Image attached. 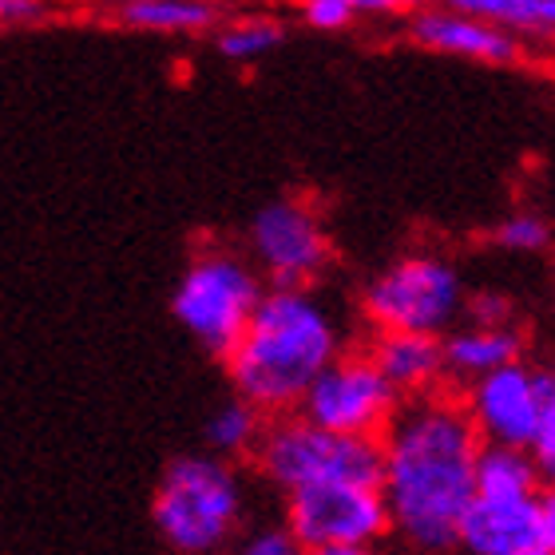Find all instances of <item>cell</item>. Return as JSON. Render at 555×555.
<instances>
[{
    "label": "cell",
    "mask_w": 555,
    "mask_h": 555,
    "mask_svg": "<svg viewBox=\"0 0 555 555\" xmlns=\"http://www.w3.org/2000/svg\"><path fill=\"white\" fill-rule=\"evenodd\" d=\"M361 310L377 334L440 337L464 313V282L444 258L409 255L365 286Z\"/></svg>",
    "instance_id": "obj_6"
},
{
    "label": "cell",
    "mask_w": 555,
    "mask_h": 555,
    "mask_svg": "<svg viewBox=\"0 0 555 555\" xmlns=\"http://www.w3.org/2000/svg\"><path fill=\"white\" fill-rule=\"evenodd\" d=\"M250 464L282 496L322 485L377 488V480H382V440L337 437V433L310 425L298 413L270 416L262 425L255 452H250Z\"/></svg>",
    "instance_id": "obj_4"
},
{
    "label": "cell",
    "mask_w": 555,
    "mask_h": 555,
    "mask_svg": "<svg viewBox=\"0 0 555 555\" xmlns=\"http://www.w3.org/2000/svg\"><path fill=\"white\" fill-rule=\"evenodd\" d=\"M262 294L267 289L243 258L210 250V255H198L179 278L171 310L198 346L227 361L231 349L238 346L250 313L258 310Z\"/></svg>",
    "instance_id": "obj_5"
},
{
    "label": "cell",
    "mask_w": 555,
    "mask_h": 555,
    "mask_svg": "<svg viewBox=\"0 0 555 555\" xmlns=\"http://www.w3.org/2000/svg\"><path fill=\"white\" fill-rule=\"evenodd\" d=\"M36 16H44L40 0H0V21L24 24V21H36Z\"/></svg>",
    "instance_id": "obj_24"
},
{
    "label": "cell",
    "mask_w": 555,
    "mask_h": 555,
    "mask_svg": "<svg viewBox=\"0 0 555 555\" xmlns=\"http://www.w3.org/2000/svg\"><path fill=\"white\" fill-rule=\"evenodd\" d=\"M282 24L278 21H243V24H231L227 33L219 36V52L231 60H255V56H267L282 44Z\"/></svg>",
    "instance_id": "obj_19"
},
{
    "label": "cell",
    "mask_w": 555,
    "mask_h": 555,
    "mask_svg": "<svg viewBox=\"0 0 555 555\" xmlns=\"http://www.w3.org/2000/svg\"><path fill=\"white\" fill-rule=\"evenodd\" d=\"M480 437L452 389L401 401L382 433V500L389 535L409 555H456V528L473 504Z\"/></svg>",
    "instance_id": "obj_1"
},
{
    "label": "cell",
    "mask_w": 555,
    "mask_h": 555,
    "mask_svg": "<svg viewBox=\"0 0 555 555\" xmlns=\"http://www.w3.org/2000/svg\"><path fill=\"white\" fill-rule=\"evenodd\" d=\"M250 250L267 267L274 289H306L330 262L322 222L298 198H274L250 222Z\"/></svg>",
    "instance_id": "obj_10"
},
{
    "label": "cell",
    "mask_w": 555,
    "mask_h": 555,
    "mask_svg": "<svg viewBox=\"0 0 555 555\" xmlns=\"http://www.w3.org/2000/svg\"><path fill=\"white\" fill-rule=\"evenodd\" d=\"M449 12L473 16L492 28H516V33H552L555 0H449Z\"/></svg>",
    "instance_id": "obj_18"
},
{
    "label": "cell",
    "mask_w": 555,
    "mask_h": 555,
    "mask_svg": "<svg viewBox=\"0 0 555 555\" xmlns=\"http://www.w3.org/2000/svg\"><path fill=\"white\" fill-rule=\"evenodd\" d=\"M492 243H496L500 250H512V255H540V250L552 246V227H547L540 215L520 210V215H508V219L492 231Z\"/></svg>",
    "instance_id": "obj_20"
},
{
    "label": "cell",
    "mask_w": 555,
    "mask_h": 555,
    "mask_svg": "<svg viewBox=\"0 0 555 555\" xmlns=\"http://www.w3.org/2000/svg\"><path fill=\"white\" fill-rule=\"evenodd\" d=\"M524 334L520 330H480V325H464L456 334L440 337V358H444V382L468 385L485 373H496L504 365L524 361Z\"/></svg>",
    "instance_id": "obj_14"
},
{
    "label": "cell",
    "mask_w": 555,
    "mask_h": 555,
    "mask_svg": "<svg viewBox=\"0 0 555 555\" xmlns=\"http://www.w3.org/2000/svg\"><path fill=\"white\" fill-rule=\"evenodd\" d=\"M318 555H385L382 547H337V552H318Z\"/></svg>",
    "instance_id": "obj_26"
},
{
    "label": "cell",
    "mask_w": 555,
    "mask_h": 555,
    "mask_svg": "<svg viewBox=\"0 0 555 555\" xmlns=\"http://www.w3.org/2000/svg\"><path fill=\"white\" fill-rule=\"evenodd\" d=\"M282 532L306 555L337 552V547H382L389 540V512H385L382 488H301L286 496Z\"/></svg>",
    "instance_id": "obj_7"
},
{
    "label": "cell",
    "mask_w": 555,
    "mask_h": 555,
    "mask_svg": "<svg viewBox=\"0 0 555 555\" xmlns=\"http://www.w3.org/2000/svg\"><path fill=\"white\" fill-rule=\"evenodd\" d=\"M425 0H358V12L370 9V12H385V9H421Z\"/></svg>",
    "instance_id": "obj_25"
},
{
    "label": "cell",
    "mask_w": 555,
    "mask_h": 555,
    "mask_svg": "<svg viewBox=\"0 0 555 555\" xmlns=\"http://www.w3.org/2000/svg\"><path fill=\"white\" fill-rule=\"evenodd\" d=\"M262 425H267V416L250 409L246 401L231 397L227 405H219L210 413L207 421V444H210V456H219V461H250V452H255L258 437H262Z\"/></svg>",
    "instance_id": "obj_16"
},
{
    "label": "cell",
    "mask_w": 555,
    "mask_h": 555,
    "mask_svg": "<svg viewBox=\"0 0 555 555\" xmlns=\"http://www.w3.org/2000/svg\"><path fill=\"white\" fill-rule=\"evenodd\" d=\"M397 409H401V397L385 385L365 353H337L322 370V377L306 389L298 416L337 437L382 440Z\"/></svg>",
    "instance_id": "obj_9"
},
{
    "label": "cell",
    "mask_w": 555,
    "mask_h": 555,
    "mask_svg": "<svg viewBox=\"0 0 555 555\" xmlns=\"http://www.w3.org/2000/svg\"><path fill=\"white\" fill-rule=\"evenodd\" d=\"M246 516L243 476L210 452H183L163 468L151 520L175 555H215L238 535Z\"/></svg>",
    "instance_id": "obj_3"
},
{
    "label": "cell",
    "mask_w": 555,
    "mask_h": 555,
    "mask_svg": "<svg viewBox=\"0 0 555 555\" xmlns=\"http://www.w3.org/2000/svg\"><path fill=\"white\" fill-rule=\"evenodd\" d=\"M456 397L480 444L528 452L540 421L555 413V377L540 365H528L524 358L516 365L468 382Z\"/></svg>",
    "instance_id": "obj_8"
},
{
    "label": "cell",
    "mask_w": 555,
    "mask_h": 555,
    "mask_svg": "<svg viewBox=\"0 0 555 555\" xmlns=\"http://www.w3.org/2000/svg\"><path fill=\"white\" fill-rule=\"evenodd\" d=\"M234 555H306L282 528H258L234 547Z\"/></svg>",
    "instance_id": "obj_23"
},
{
    "label": "cell",
    "mask_w": 555,
    "mask_h": 555,
    "mask_svg": "<svg viewBox=\"0 0 555 555\" xmlns=\"http://www.w3.org/2000/svg\"><path fill=\"white\" fill-rule=\"evenodd\" d=\"M456 555H555V500L473 496L456 528Z\"/></svg>",
    "instance_id": "obj_11"
},
{
    "label": "cell",
    "mask_w": 555,
    "mask_h": 555,
    "mask_svg": "<svg viewBox=\"0 0 555 555\" xmlns=\"http://www.w3.org/2000/svg\"><path fill=\"white\" fill-rule=\"evenodd\" d=\"M464 310H468L473 325H480V330H504V325H512V301L504 294H473V298H464Z\"/></svg>",
    "instance_id": "obj_22"
},
{
    "label": "cell",
    "mask_w": 555,
    "mask_h": 555,
    "mask_svg": "<svg viewBox=\"0 0 555 555\" xmlns=\"http://www.w3.org/2000/svg\"><path fill=\"white\" fill-rule=\"evenodd\" d=\"M544 492V473L524 449L480 444L473 464V496L485 500H520Z\"/></svg>",
    "instance_id": "obj_15"
},
{
    "label": "cell",
    "mask_w": 555,
    "mask_h": 555,
    "mask_svg": "<svg viewBox=\"0 0 555 555\" xmlns=\"http://www.w3.org/2000/svg\"><path fill=\"white\" fill-rule=\"evenodd\" d=\"M306 24L322 28V33H337L358 16V0H306Z\"/></svg>",
    "instance_id": "obj_21"
},
{
    "label": "cell",
    "mask_w": 555,
    "mask_h": 555,
    "mask_svg": "<svg viewBox=\"0 0 555 555\" xmlns=\"http://www.w3.org/2000/svg\"><path fill=\"white\" fill-rule=\"evenodd\" d=\"M413 36L433 52H449V56H468L480 64H520V40L504 28L480 24L461 12H421L413 21Z\"/></svg>",
    "instance_id": "obj_13"
},
{
    "label": "cell",
    "mask_w": 555,
    "mask_h": 555,
    "mask_svg": "<svg viewBox=\"0 0 555 555\" xmlns=\"http://www.w3.org/2000/svg\"><path fill=\"white\" fill-rule=\"evenodd\" d=\"M373 370L382 373L385 385L401 401L449 389L444 382V358H440V337L428 334H377L365 349Z\"/></svg>",
    "instance_id": "obj_12"
},
{
    "label": "cell",
    "mask_w": 555,
    "mask_h": 555,
    "mask_svg": "<svg viewBox=\"0 0 555 555\" xmlns=\"http://www.w3.org/2000/svg\"><path fill=\"white\" fill-rule=\"evenodd\" d=\"M124 21L143 33H198L219 21L210 0H135L124 4Z\"/></svg>",
    "instance_id": "obj_17"
},
{
    "label": "cell",
    "mask_w": 555,
    "mask_h": 555,
    "mask_svg": "<svg viewBox=\"0 0 555 555\" xmlns=\"http://www.w3.org/2000/svg\"><path fill=\"white\" fill-rule=\"evenodd\" d=\"M124 4H135V0H124Z\"/></svg>",
    "instance_id": "obj_27"
},
{
    "label": "cell",
    "mask_w": 555,
    "mask_h": 555,
    "mask_svg": "<svg viewBox=\"0 0 555 555\" xmlns=\"http://www.w3.org/2000/svg\"><path fill=\"white\" fill-rule=\"evenodd\" d=\"M337 353V325L310 289H267L227 358V373L234 397L270 421L298 413L306 389Z\"/></svg>",
    "instance_id": "obj_2"
}]
</instances>
